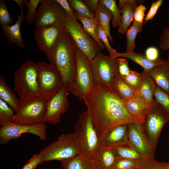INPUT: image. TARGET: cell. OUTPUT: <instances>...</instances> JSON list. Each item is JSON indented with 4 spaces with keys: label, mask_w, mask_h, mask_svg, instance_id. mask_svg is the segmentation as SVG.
<instances>
[{
    "label": "cell",
    "mask_w": 169,
    "mask_h": 169,
    "mask_svg": "<svg viewBox=\"0 0 169 169\" xmlns=\"http://www.w3.org/2000/svg\"><path fill=\"white\" fill-rule=\"evenodd\" d=\"M83 100L97 133L100 142L115 126L144 121L133 117L121 99L112 89L94 82L90 92Z\"/></svg>",
    "instance_id": "6da1fadb"
},
{
    "label": "cell",
    "mask_w": 169,
    "mask_h": 169,
    "mask_svg": "<svg viewBox=\"0 0 169 169\" xmlns=\"http://www.w3.org/2000/svg\"><path fill=\"white\" fill-rule=\"evenodd\" d=\"M47 57L59 72L64 85L70 92L76 69V45L65 28Z\"/></svg>",
    "instance_id": "7a4b0ae2"
},
{
    "label": "cell",
    "mask_w": 169,
    "mask_h": 169,
    "mask_svg": "<svg viewBox=\"0 0 169 169\" xmlns=\"http://www.w3.org/2000/svg\"><path fill=\"white\" fill-rule=\"evenodd\" d=\"M14 82L21 105L38 97L37 63L28 60L22 64L15 72Z\"/></svg>",
    "instance_id": "3957f363"
},
{
    "label": "cell",
    "mask_w": 169,
    "mask_h": 169,
    "mask_svg": "<svg viewBox=\"0 0 169 169\" xmlns=\"http://www.w3.org/2000/svg\"><path fill=\"white\" fill-rule=\"evenodd\" d=\"M39 153L42 163L53 160L61 162L81 153L74 132L61 135L56 141L46 146Z\"/></svg>",
    "instance_id": "277c9868"
},
{
    "label": "cell",
    "mask_w": 169,
    "mask_h": 169,
    "mask_svg": "<svg viewBox=\"0 0 169 169\" xmlns=\"http://www.w3.org/2000/svg\"><path fill=\"white\" fill-rule=\"evenodd\" d=\"M74 132L81 153L91 157L98 147L100 141L87 110L79 114L75 124Z\"/></svg>",
    "instance_id": "5b68a950"
},
{
    "label": "cell",
    "mask_w": 169,
    "mask_h": 169,
    "mask_svg": "<svg viewBox=\"0 0 169 169\" xmlns=\"http://www.w3.org/2000/svg\"><path fill=\"white\" fill-rule=\"evenodd\" d=\"M37 65L38 96L49 100L64 85L61 76L51 64L44 62Z\"/></svg>",
    "instance_id": "8992f818"
},
{
    "label": "cell",
    "mask_w": 169,
    "mask_h": 169,
    "mask_svg": "<svg viewBox=\"0 0 169 169\" xmlns=\"http://www.w3.org/2000/svg\"><path fill=\"white\" fill-rule=\"evenodd\" d=\"M77 65L72 94L83 100L93 88L94 80L90 61L76 45Z\"/></svg>",
    "instance_id": "52a82bcc"
},
{
    "label": "cell",
    "mask_w": 169,
    "mask_h": 169,
    "mask_svg": "<svg viewBox=\"0 0 169 169\" xmlns=\"http://www.w3.org/2000/svg\"><path fill=\"white\" fill-rule=\"evenodd\" d=\"M48 100L39 97L21 105L11 122L17 124L33 125L46 123L45 118Z\"/></svg>",
    "instance_id": "ba28073f"
},
{
    "label": "cell",
    "mask_w": 169,
    "mask_h": 169,
    "mask_svg": "<svg viewBox=\"0 0 169 169\" xmlns=\"http://www.w3.org/2000/svg\"><path fill=\"white\" fill-rule=\"evenodd\" d=\"M117 58L107 56L100 51L90 60L95 82L112 87L118 74Z\"/></svg>",
    "instance_id": "9c48e42d"
},
{
    "label": "cell",
    "mask_w": 169,
    "mask_h": 169,
    "mask_svg": "<svg viewBox=\"0 0 169 169\" xmlns=\"http://www.w3.org/2000/svg\"><path fill=\"white\" fill-rule=\"evenodd\" d=\"M64 28L69 33L76 45L91 60L101 49L96 41L85 30L77 19L68 16Z\"/></svg>",
    "instance_id": "30bf717a"
},
{
    "label": "cell",
    "mask_w": 169,
    "mask_h": 169,
    "mask_svg": "<svg viewBox=\"0 0 169 169\" xmlns=\"http://www.w3.org/2000/svg\"><path fill=\"white\" fill-rule=\"evenodd\" d=\"M169 122V115L153 100L143 125L154 154L162 129Z\"/></svg>",
    "instance_id": "8fae6325"
},
{
    "label": "cell",
    "mask_w": 169,
    "mask_h": 169,
    "mask_svg": "<svg viewBox=\"0 0 169 169\" xmlns=\"http://www.w3.org/2000/svg\"><path fill=\"white\" fill-rule=\"evenodd\" d=\"M47 125L46 123L28 125L9 122L4 124L0 129V143L6 144L11 141L19 138L22 134L28 133L38 137L41 141L46 140Z\"/></svg>",
    "instance_id": "7c38bea8"
},
{
    "label": "cell",
    "mask_w": 169,
    "mask_h": 169,
    "mask_svg": "<svg viewBox=\"0 0 169 169\" xmlns=\"http://www.w3.org/2000/svg\"><path fill=\"white\" fill-rule=\"evenodd\" d=\"M67 17L66 13L56 0H42L37 10L34 24L36 27L59 22L64 23Z\"/></svg>",
    "instance_id": "4fadbf2b"
},
{
    "label": "cell",
    "mask_w": 169,
    "mask_h": 169,
    "mask_svg": "<svg viewBox=\"0 0 169 169\" xmlns=\"http://www.w3.org/2000/svg\"><path fill=\"white\" fill-rule=\"evenodd\" d=\"M64 28V23L59 22L48 26L36 27L34 38L39 49L47 57Z\"/></svg>",
    "instance_id": "5bb4252c"
},
{
    "label": "cell",
    "mask_w": 169,
    "mask_h": 169,
    "mask_svg": "<svg viewBox=\"0 0 169 169\" xmlns=\"http://www.w3.org/2000/svg\"><path fill=\"white\" fill-rule=\"evenodd\" d=\"M69 91L63 85L55 95L48 100L45 120L55 125L61 120V116L68 110L69 105L67 96Z\"/></svg>",
    "instance_id": "9a60e30c"
},
{
    "label": "cell",
    "mask_w": 169,
    "mask_h": 169,
    "mask_svg": "<svg viewBox=\"0 0 169 169\" xmlns=\"http://www.w3.org/2000/svg\"><path fill=\"white\" fill-rule=\"evenodd\" d=\"M143 124L140 122L128 124L129 142L144 157H154L155 154L144 129Z\"/></svg>",
    "instance_id": "2e32d148"
},
{
    "label": "cell",
    "mask_w": 169,
    "mask_h": 169,
    "mask_svg": "<svg viewBox=\"0 0 169 169\" xmlns=\"http://www.w3.org/2000/svg\"><path fill=\"white\" fill-rule=\"evenodd\" d=\"M18 6L20 8V12L16 22L11 25L2 26V33L9 44H15L17 47L23 49L25 47V42L22 37L20 31L21 25L25 19L23 3H20Z\"/></svg>",
    "instance_id": "e0dca14e"
},
{
    "label": "cell",
    "mask_w": 169,
    "mask_h": 169,
    "mask_svg": "<svg viewBox=\"0 0 169 169\" xmlns=\"http://www.w3.org/2000/svg\"><path fill=\"white\" fill-rule=\"evenodd\" d=\"M128 136V124L118 125L112 129L99 142V146L106 149L129 144Z\"/></svg>",
    "instance_id": "ac0fdd59"
},
{
    "label": "cell",
    "mask_w": 169,
    "mask_h": 169,
    "mask_svg": "<svg viewBox=\"0 0 169 169\" xmlns=\"http://www.w3.org/2000/svg\"><path fill=\"white\" fill-rule=\"evenodd\" d=\"M129 113L134 117L145 121L150 111L153 101L149 102L137 95L127 100H122Z\"/></svg>",
    "instance_id": "d6986e66"
},
{
    "label": "cell",
    "mask_w": 169,
    "mask_h": 169,
    "mask_svg": "<svg viewBox=\"0 0 169 169\" xmlns=\"http://www.w3.org/2000/svg\"><path fill=\"white\" fill-rule=\"evenodd\" d=\"M117 158L112 149L99 146L91 157L96 169H113Z\"/></svg>",
    "instance_id": "ffe728a7"
},
{
    "label": "cell",
    "mask_w": 169,
    "mask_h": 169,
    "mask_svg": "<svg viewBox=\"0 0 169 169\" xmlns=\"http://www.w3.org/2000/svg\"><path fill=\"white\" fill-rule=\"evenodd\" d=\"M135 0H120L118 7L121 15L120 23L118 29L121 34L126 33L133 21L135 8L137 6Z\"/></svg>",
    "instance_id": "44dd1931"
},
{
    "label": "cell",
    "mask_w": 169,
    "mask_h": 169,
    "mask_svg": "<svg viewBox=\"0 0 169 169\" xmlns=\"http://www.w3.org/2000/svg\"><path fill=\"white\" fill-rule=\"evenodd\" d=\"M149 73L156 85L169 93V64L164 60Z\"/></svg>",
    "instance_id": "7402d4cb"
},
{
    "label": "cell",
    "mask_w": 169,
    "mask_h": 169,
    "mask_svg": "<svg viewBox=\"0 0 169 169\" xmlns=\"http://www.w3.org/2000/svg\"><path fill=\"white\" fill-rule=\"evenodd\" d=\"M0 99L6 102L16 113L21 106L19 99L8 85L4 76L1 74L0 75Z\"/></svg>",
    "instance_id": "603a6c76"
},
{
    "label": "cell",
    "mask_w": 169,
    "mask_h": 169,
    "mask_svg": "<svg viewBox=\"0 0 169 169\" xmlns=\"http://www.w3.org/2000/svg\"><path fill=\"white\" fill-rule=\"evenodd\" d=\"M141 81L138 89V95L146 100L151 102L153 101L154 94L156 85L149 72L141 73Z\"/></svg>",
    "instance_id": "cb8c5ba5"
},
{
    "label": "cell",
    "mask_w": 169,
    "mask_h": 169,
    "mask_svg": "<svg viewBox=\"0 0 169 169\" xmlns=\"http://www.w3.org/2000/svg\"><path fill=\"white\" fill-rule=\"evenodd\" d=\"M112 88L122 100H127L138 95V89L129 85L118 74L115 78Z\"/></svg>",
    "instance_id": "d4e9b609"
},
{
    "label": "cell",
    "mask_w": 169,
    "mask_h": 169,
    "mask_svg": "<svg viewBox=\"0 0 169 169\" xmlns=\"http://www.w3.org/2000/svg\"><path fill=\"white\" fill-rule=\"evenodd\" d=\"M61 169H96L91 157L81 153L68 160L61 162Z\"/></svg>",
    "instance_id": "484cf974"
},
{
    "label": "cell",
    "mask_w": 169,
    "mask_h": 169,
    "mask_svg": "<svg viewBox=\"0 0 169 169\" xmlns=\"http://www.w3.org/2000/svg\"><path fill=\"white\" fill-rule=\"evenodd\" d=\"M94 16L105 31L109 40L111 42H113V39L110 33V22L112 18V15L110 11L99 0Z\"/></svg>",
    "instance_id": "4316f807"
},
{
    "label": "cell",
    "mask_w": 169,
    "mask_h": 169,
    "mask_svg": "<svg viewBox=\"0 0 169 169\" xmlns=\"http://www.w3.org/2000/svg\"><path fill=\"white\" fill-rule=\"evenodd\" d=\"M120 57L130 59L141 66L145 72L150 71L154 68L162 63L164 60L160 57L156 61H151L148 59L142 54L135 52L121 53Z\"/></svg>",
    "instance_id": "83f0119b"
},
{
    "label": "cell",
    "mask_w": 169,
    "mask_h": 169,
    "mask_svg": "<svg viewBox=\"0 0 169 169\" xmlns=\"http://www.w3.org/2000/svg\"><path fill=\"white\" fill-rule=\"evenodd\" d=\"M74 12L76 18L81 22L85 30L96 41L101 49H105V45L100 41L97 34L96 28L99 23L97 19L95 18H88L80 15L74 11Z\"/></svg>",
    "instance_id": "f1b7e54d"
},
{
    "label": "cell",
    "mask_w": 169,
    "mask_h": 169,
    "mask_svg": "<svg viewBox=\"0 0 169 169\" xmlns=\"http://www.w3.org/2000/svg\"><path fill=\"white\" fill-rule=\"evenodd\" d=\"M143 24L134 20L132 26L126 32V53H131L134 52L136 47L135 43L136 36L139 33L142 32Z\"/></svg>",
    "instance_id": "f546056e"
},
{
    "label": "cell",
    "mask_w": 169,
    "mask_h": 169,
    "mask_svg": "<svg viewBox=\"0 0 169 169\" xmlns=\"http://www.w3.org/2000/svg\"><path fill=\"white\" fill-rule=\"evenodd\" d=\"M117 157L129 159H141L145 157L130 144L112 149Z\"/></svg>",
    "instance_id": "4dcf8cb0"
},
{
    "label": "cell",
    "mask_w": 169,
    "mask_h": 169,
    "mask_svg": "<svg viewBox=\"0 0 169 169\" xmlns=\"http://www.w3.org/2000/svg\"><path fill=\"white\" fill-rule=\"evenodd\" d=\"M99 1L111 12L112 15L111 24L113 27L115 28L119 27L120 23L121 15L117 5L116 0H100Z\"/></svg>",
    "instance_id": "1f68e13d"
},
{
    "label": "cell",
    "mask_w": 169,
    "mask_h": 169,
    "mask_svg": "<svg viewBox=\"0 0 169 169\" xmlns=\"http://www.w3.org/2000/svg\"><path fill=\"white\" fill-rule=\"evenodd\" d=\"M153 100L169 115V93L156 85Z\"/></svg>",
    "instance_id": "d6a6232c"
},
{
    "label": "cell",
    "mask_w": 169,
    "mask_h": 169,
    "mask_svg": "<svg viewBox=\"0 0 169 169\" xmlns=\"http://www.w3.org/2000/svg\"><path fill=\"white\" fill-rule=\"evenodd\" d=\"M67 0L73 10L80 15L89 19H93L95 18L94 14L89 10L83 0Z\"/></svg>",
    "instance_id": "836d02e7"
},
{
    "label": "cell",
    "mask_w": 169,
    "mask_h": 169,
    "mask_svg": "<svg viewBox=\"0 0 169 169\" xmlns=\"http://www.w3.org/2000/svg\"><path fill=\"white\" fill-rule=\"evenodd\" d=\"M42 0H23V5L27 8L25 19L28 23L33 24L35 20L37 10Z\"/></svg>",
    "instance_id": "e575fe53"
},
{
    "label": "cell",
    "mask_w": 169,
    "mask_h": 169,
    "mask_svg": "<svg viewBox=\"0 0 169 169\" xmlns=\"http://www.w3.org/2000/svg\"><path fill=\"white\" fill-rule=\"evenodd\" d=\"M96 32L99 38L100 41L103 43L105 47L108 50L109 54V56L113 58L120 57L121 53L117 52L111 46L109 42V38L106 33L102 26L99 23L97 26Z\"/></svg>",
    "instance_id": "d590c367"
},
{
    "label": "cell",
    "mask_w": 169,
    "mask_h": 169,
    "mask_svg": "<svg viewBox=\"0 0 169 169\" xmlns=\"http://www.w3.org/2000/svg\"><path fill=\"white\" fill-rule=\"evenodd\" d=\"M143 159H129L117 157L113 169H138Z\"/></svg>",
    "instance_id": "8d00e7d4"
},
{
    "label": "cell",
    "mask_w": 169,
    "mask_h": 169,
    "mask_svg": "<svg viewBox=\"0 0 169 169\" xmlns=\"http://www.w3.org/2000/svg\"><path fill=\"white\" fill-rule=\"evenodd\" d=\"M14 110L4 101L0 99V126L11 122L14 115Z\"/></svg>",
    "instance_id": "74e56055"
},
{
    "label": "cell",
    "mask_w": 169,
    "mask_h": 169,
    "mask_svg": "<svg viewBox=\"0 0 169 169\" xmlns=\"http://www.w3.org/2000/svg\"><path fill=\"white\" fill-rule=\"evenodd\" d=\"M138 169H167V162H159L153 157L143 158Z\"/></svg>",
    "instance_id": "f35d334b"
},
{
    "label": "cell",
    "mask_w": 169,
    "mask_h": 169,
    "mask_svg": "<svg viewBox=\"0 0 169 169\" xmlns=\"http://www.w3.org/2000/svg\"><path fill=\"white\" fill-rule=\"evenodd\" d=\"M0 23L2 26L10 25L13 18L8 10L7 4L3 0H0Z\"/></svg>",
    "instance_id": "ab89813d"
},
{
    "label": "cell",
    "mask_w": 169,
    "mask_h": 169,
    "mask_svg": "<svg viewBox=\"0 0 169 169\" xmlns=\"http://www.w3.org/2000/svg\"><path fill=\"white\" fill-rule=\"evenodd\" d=\"M121 77L126 83L135 88L138 89L141 85V73L131 70L128 75Z\"/></svg>",
    "instance_id": "60d3db41"
},
{
    "label": "cell",
    "mask_w": 169,
    "mask_h": 169,
    "mask_svg": "<svg viewBox=\"0 0 169 169\" xmlns=\"http://www.w3.org/2000/svg\"><path fill=\"white\" fill-rule=\"evenodd\" d=\"M160 46L165 51H168V59L166 61L169 64V26L163 30L160 40Z\"/></svg>",
    "instance_id": "b9f144b4"
},
{
    "label": "cell",
    "mask_w": 169,
    "mask_h": 169,
    "mask_svg": "<svg viewBox=\"0 0 169 169\" xmlns=\"http://www.w3.org/2000/svg\"><path fill=\"white\" fill-rule=\"evenodd\" d=\"M118 74L121 77H125L130 73V69L128 61L125 58H118Z\"/></svg>",
    "instance_id": "7bdbcfd3"
},
{
    "label": "cell",
    "mask_w": 169,
    "mask_h": 169,
    "mask_svg": "<svg viewBox=\"0 0 169 169\" xmlns=\"http://www.w3.org/2000/svg\"><path fill=\"white\" fill-rule=\"evenodd\" d=\"M163 3L162 0H158L152 3L150 9L144 19V24L148 21L152 19L156 14L159 8L162 5Z\"/></svg>",
    "instance_id": "ee69618b"
},
{
    "label": "cell",
    "mask_w": 169,
    "mask_h": 169,
    "mask_svg": "<svg viewBox=\"0 0 169 169\" xmlns=\"http://www.w3.org/2000/svg\"><path fill=\"white\" fill-rule=\"evenodd\" d=\"M42 163V158L39 153L33 155L26 163L22 169H35Z\"/></svg>",
    "instance_id": "f6af8a7d"
},
{
    "label": "cell",
    "mask_w": 169,
    "mask_h": 169,
    "mask_svg": "<svg viewBox=\"0 0 169 169\" xmlns=\"http://www.w3.org/2000/svg\"><path fill=\"white\" fill-rule=\"evenodd\" d=\"M146 10L145 6L141 4L135 8L134 14V20L143 24L144 18L145 16V12Z\"/></svg>",
    "instance_id": "bcb514c9"
},
{
    "label": "cell",
    "mask_w": 169,
    "mask_h": 169,
    "mask_svg": "<svg viewBox=\"0 0 169 169\" xmlns=\"http://www.w3.org/2000/svg\"><path fill=\"white\" fill-rule=\"evenodd\" d=\"M145 56L149 60L155 61L159 58L158 49L154 47H150L147 48L145 52Z\"/></svg>",
    "instance_id": "7dc6e473"
},
{
    "label": "cell",
    "mask_w": 169,
    "mask_h": 169,
    "mask_svg": "<svg viewBox=\"0 0 169 169\" xmlns=\"http://www.w3.org/2000/svg\"><path fill=\"white\" fill-rule=\"evenodd\" d=\"M66 13L67 16L70 18L76 19L74 11L67 0H56Z\"/></svg>",
    "instance_id": "c3c4849f"
},
{
    "label": "cell",
    "mask_w": 169,
    "mask_h": 169,
    "mask_svg": "<svg viewBox=\"0 0 169 169\" xmlns=\"http://www.w3.org/2000/svg\"><path fill=\"white\" fill-rule=\"evenodd\" d=\"M84 2L89 10L94 14L99 3L98 0H84Z\"/></svg>",
    "instance_id": "681fc988"
},
{
    "label": "cell",
    "mask_w": 169,
    "mask_h": 169,
    "mask_svg": "<svg viewBox=\"0 0 169 169\" xmlns=\"http://www.w3.org/2000/svg\"><path fill=\"white\" fill-rule=\"evenodd\" d=\"M167 169H169V161L167 162Z\"/></svg>",
    "instance_id": "f907efd6"
}]
</instances>
